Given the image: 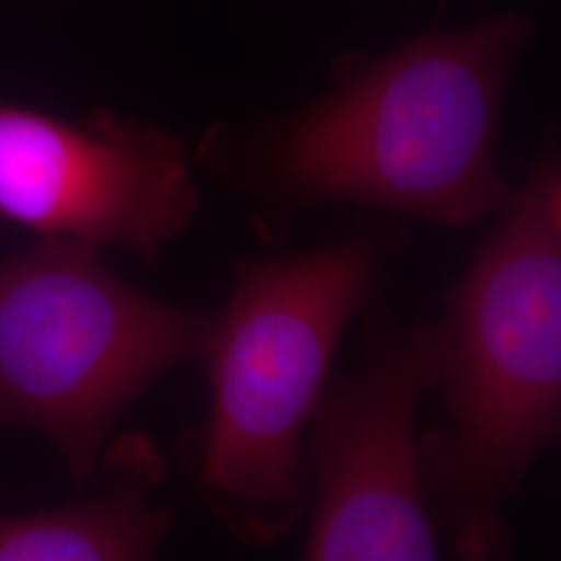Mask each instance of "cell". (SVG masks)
I'll return each mask as SVG.
<instances>
[{"mask_svg": "<svg viewBox=\"0 0 561 561\" xmlns=\"http://www.w3.org/2000/svg\"><path fill=\"white\" fill-rule=\"evenodd\" d=\"M535 38L502 13L428 32L382 55H347L321 99L206 140L233 183L287 204L358 202L461 227L500 208L503 99Z\"/></svg>", "mask_w": 561, "mask_h": 561, "instance_id": "cell-1", "label": "cell"}, {"mask_svg": "<svg viewBox=\"0 0 561 561\" xmlns=\"http://www.w3.org/2000/svg\"><path fill=\"white\" fill-rule=\"evenodd\" d=\"M435 322V385L449 424L421 437L428 507L463 560L502 558L503 505L561 426V167L553 141Z\"/></svg>", "mask_w": 561, "mask_h": 561, "instance_id": "cell-2", "label": "cell"}, {"mask_svg": "<svg viewBox=\"0 0 561 561\" xmlns=\"http://www.w3.org/2000/svg\"><path fill=\"white\" fill-rule=\"evenodd\" d=\"M381 248L345 240L312 254L243 264L204 358L213 403L196 482L248 545L285 535L310 503L304 431L337 343L381 283Z\"/></svg>", "mask_w": 561, "mask_h": 561, "instance_id": "cell-3", "label": "cell"}, {"mask_svg": "<svg viewBox=\"0 0 561 561\" xmlns=\"http://www.w3.org/2000/svg\"><path fill=\"white\" fill-rule=\"evenodd\" d=\"M217 314L148 296L99 250L38 240L0 259V424L38 431L69 472H99L129 405L204 358Z\"/></svg>", "mask_w": 561, "mask_h": 561, "instance_id": "cell-4", "label": "cell"}, {"mask_svg": "<svg viewBox=\"0 0 561 561\" xmlns=\"http://www.w3.org/2000/svg\"><path fill=\"white\" fill-rule=\"evenodd\" d=\"M433 385L435 322L401 324L366 310L360 368L322 396L310 422L317 502L304 560L439 558L419 435Z\"/></svg>", "mask_w": 561, "mask_h": 561, "instance_id": "cell-5", "label": "cell"}, {"mask_svg": "<svg viewBox=\"0 0 561 561\" xmlns=\"http://www.w3.org/2000/svg\"><path fill=\"white\" fill-rule=\"evenodd\" d=\"M198 206L187 148L159 125L108 108L71 119L0 102L2 221L157 264Z\"/></svg>", "mask_w": 561, "mask_h": 561, "instance_id": "cell-6", "label": "cell"}, {"mask_svg": "<svg viewBox=\"0 0 561 561\" xmlns=\"http://www.w3.org/2000/svg\"><path fill=\"white\" fill-rule=\"evenodd\" d=\"M106 489L81 502L0 516V561L150 560L175 524L169 507L148 500L162 461L144 437L113 443L101 466Z\"/></svg>", "mask_w": 561, "mask_h": 561, "instance_id": "cell-7", "label": "cell"}]
</instances>
